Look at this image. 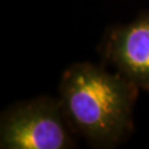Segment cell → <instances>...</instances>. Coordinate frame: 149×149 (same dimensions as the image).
<instances>
[{
    "instance_id": "obj_1",
    "label": "cell",
    "mask_w": 149,
    "mask_h": 149,
    "mask_svg": "<svg viewBox=\"0 0 149 149\" xmlns=\"http://www.w3.org/2000/svg\"><path fill=\"white\" fill-rule=\"evenodd\" d=\"M138 93V86L116 71L80 62L63 72L58 100L73 133L92 146L112 148L133 132Z\"/></svg>"
},
{
    "instance_id": "obj_2",
    "label": "cell",
    "mask_w": 149,
    "mask_h": 149,
    "mask_svg": "<svg viewBox=\"0 0 149 149\" xmlns=\"http://www.w3.org/2000/svg\"><path fill=\"white\" fill-rule=\"evenodd\" d=\"M73 135L59 100L49 96L16 103L0 117L1 149H69Z\"/></svg>"
},
{
    "instance_id": "obj_3",
    "label": "cell",
    "mask_w": 149,
    "mask_h": 149,
    "mask_svg": "<svg viewBox=\"0 0 149 149\" xmlns=\"http://www.w3.org/2000/svg\"><path fill=\"white\" fill-rule=\"evenodd\" d=\"M102 53L114 71L149 92V9L112 28L104 38Z\"/></svg>"
}]
</instances>
